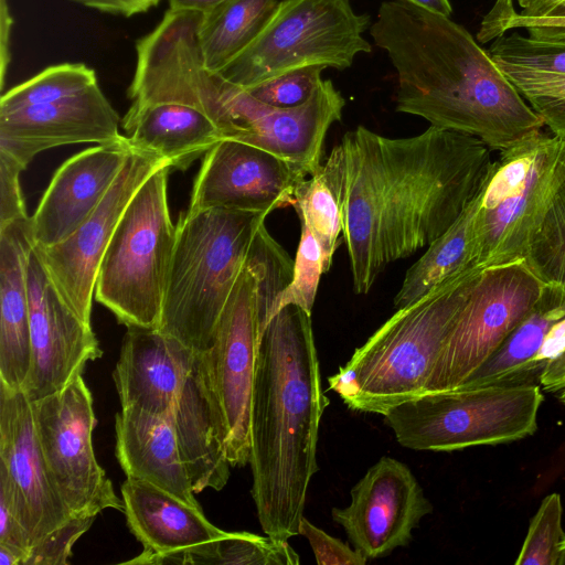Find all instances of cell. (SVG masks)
<instances>
[{
  "label": "cell",
  "instance_id": "1",
  "mask_svg": "<svg viewBox=\"0 0 565 565\" xmlns=\"http://www.w3.org/2000/svg\"><path fill=\"white\" fill-rule=\"evenodd\" d=\"M341 145L342 234L358 295L369 294L391 263L444 234L481 193L493 166L480 139L435 126L404 138L358 126Z\"/></svg>",
  "mask_w": 565,
  "mask_h": 565
},
{
  "label": "cell",
  "instance_id": "2",
  "mask_svg": "<svg viewBox=\"0 0 565 565\" xmlns=\"http://www.w3.org/2000/svg\"><path fill=\"white\" fill-rule=\"evenodd\" d=\"M370 34L396 70V111L498 151L542 131L543 120L489 52L449 17L385 1Z\"/></svg>",
  "mask_w": 565,
  "mask_h": 565
},
{
  "label": "cell",
  "instance_id": "3",
  "mask_svg": "<svg viewBox=\"0 0 565 565\" xmlns=\"http://www.w3.org/2000/svg\"><path fill=\"white\" fill-rule=\"evenodd\" d=\"M329 403L311 315L286 306L259 335L252 392L250 492L266 535L288 540L299 534Z\"/></svg>",
  "mask_w": 565,
  "mask_h": 565
},
{
  "label": "cell",
  "instance_id": "4",
  "mask_svg": "<svg viewBox=\"0 0 565 565\" xmlns=\"http://www.w3.org/2000/svg\"><path fill=\"white\" fill-rule=\"evenodd\" d=\"M481 270L448 278L396 311L328 377L352 411L384 415L425 393L443 344Z\"/></svg>",
  "mask_w": 565,
  "mask_h": 565
},
{
  "label": "cell",
  "instance_id": "5",
  "mask_svg": "<svg viewBox=\"0 0 565 565\" xmlns=\"http://www.w3.org/2000/svg\"><path fill=\"white\" fill-rule=\"evenodd\" d=\"M266 214L211 209L181 213L158 329L195 352L213 341Z\"/></svg>",
  "mask_w": 565,
  "mask_h": 565
},
{
  "label": "cell",
  "instance_id": "6",
  "mask_svg": "<svg viewBox=\"0 0 565 565\" xmlns=\"http://www.w3.org/2000/svg\"><path fill=\"white\" fill-rule=\"evenodd\" d=\"M164 166L151 174L127 205L102 258L95 299L126 327L158 329L175 244Z\"/></svg>",
  "mask_w": 565,
  "mask_h": 565
},
{
  "label": "cell",
  "instance_id": "7",
  "mask_svg": "<svg viewBox=\"0 0 565 565\" xmlns=\"http://www.w3.org/2000/svg\"><path fill=\"white\" fill-rule=\"evenodd\" d=\"M369 26L350 0H280L258 35L215 74L250 89L302 67L342 71L372 51L363 36Z\"/></svg>",
  "mask_w": 565,
  "mask_h": 565
},
{
  "label": "cell",
  "instance_id": "8",
  "mask_svg": "<svg viewBox=\"0 0 565 565\" xmlns=\"http://www.w3.org/2000/svg\"><path fill=\"white\" fill-rule=\"evenodd\" d=\"M542 403L540 385L457 387L425 393L383 416L401 446L454 451L533 435Z\"/></svg>",
  "mask_w": 565,
  "mask_h": 565
},
{
  "label": "cell",
  "instance_id": "9",
  "mask_svg": "<svg viewBox=\"0 0 565 565\" xmlns=\"http://www.w3.org/2000/svg\"><path fill=\"white\" fill-rule=\"evenodd\" d=\"M565 170V139L543 131L500 151L479 195L475 267L520 262Z\"/></svg>",
  "mask_w": 565,
  "mask_h": 565
},
{
  "label": "cell",
  "instance_id": "10",
  "mask_svg": "<svg viewBox=\"0 0 565 565\" xmlns=\"http://www.w3.org/2000/svg\"><path fill=\"white\" fill-rule=\"evenodd\" d=\"M287 256L263 224L218 319L212 344L201 352L223 415L232 467L249 462L252 392L260 335V277Z\"/></svg>",
  "mask_w": 565,
  "mask_h": 565
},
{
  "label": "cell",
  "instance_id": "11",
  "mask_svg": "<svg viewBox=\"0 0 565 565\" xmlns=\"http://www.w3.org/2000/svg\"><path fill=\"white\" fill-rule=\"evenodd\" d=\"M543 288L523 260L481 270L443 344L425 393L462 385L527 316Z\"/></svg>",
  "mask_w": 565,
  "mask_h": 565
},
{
  "label": "cell",
  "instance_id": "12",
  "mask_svg": "<svg viewBox=\"0 0 565 565\" xmlns=\"http://www.w3.org/2000/svg\"><path fill=\"white\" fill-rule=\"evenodd\" d=\"M32 404L47 472L71 514L97 516L105 509L124 512L122 499L94 454L97 420L83 375Z\"/></svg>",
  "mask_w": 565,
  "mask_h": 565
},
{
  "label": "cell",
  "instance_id": "13",
  "mask_svg": "<svg viewBox=\"0 0 565 565\" xmlns=\"http://www.w3.org/2000/svg\"><path fill=\"white\" fill-rule=\"evenodd\" d=\"M221 99L217 128L224 139L271 152L305 177L320 167L327 132L341 119L345 105L330 79H322L310 99L294 108L267 105L222 78Z\"/></svg>",
  "mask_w": 565,
  "mask_h": 565
},
{
  "label": "cell",
  "instance_id": "14",
  "mask_svg": "<svg viewBox=\"0 0 565 565\" xmlns=\"http://www.w3.org/2000/svg\"><path fill=\"white\" fill-rule=\"evenodd\" d=\"M164 166L171 167L154 152L134 148L103 201L71 236L50 247L34 246L62 298L87 324L98 268L122 213L146 180Z\"/></svg>",
  "mask_w": 565,
  "mask_h": 565
},
{
  "label": "cell",
  "instance_id": "15",
  "mask_svg": "<svg viewBox=\"0 0 565 565\" xmlns=\"http://www.w3.org/2000/svg\"><path fill=\"white\" fill-rule=\"evenodd\" d=\"M351 502L333 508L352 546L367 559L382 558L413 539V530L433 512L430 501L402 461L380 458L351 489Z\"/></svg>",
  "mask_w": 565,
  "mask_h": 565
},
{
  "label": "cell",
  "instance_id": "16",
  "mask_svg": "<svg viewBox=\"0 0 565 565\" xmlns=\"http://www.w3.org/2000/svg\"><path fill=\"white\" fill-rule=\"evenodd\" d=\"M28 284L32 363L22 391L34 402L62 390L103 351L90 324L62 298L34 247Z\"/></svg>",
  "mask_w": 565,
  "mask_h": 565
},
{
  "label": "cell",
  "instance_id": "17",
  "mask_svg": "<svg viewBox=\"0 0 565 565\" xmlns=\"http://www.w3.org/2000/svg\"><path fill=\"white\" fill-rule=\"evenodd\" d=\"M305 177L284 159L262 148L222 139L203 159L189 210H237L266 215L292 206Z\"/></svg>",
  "mask_w": 565,
  "mask_h": 565
},
{
  "label": "cell",
  "instance_id": "18",
  "mask_svg": "<svg viewBox=\"0 0 565 565\" xmlns=\"http://www.w3.org/2000/svg\"><path fill=\"white\" fill-rule=\"evenodd\" d=\"M0 470L12 489L32 545L72 514L52 483L41 451L33 404L21 388L0 383Z\"/></svg>",
  "mask_w": 565,
  "mask_h": 565
},
{
  "label": "cell",
  "instance_id": "19",
  "mask_svg": "<svg viewBox=\"0 0 565 565\" xmlns=\"http://www.w3.org/2000/svg\"><path fill=\"white\" fill-rule=\"evenodd\" d=\"M119 115L98 84L56 102L0 111V151L24 169L40 152L65 145L104 143L120 136Z\"/></svg>",
  "mask_w": 565,
  "mask_h": 565
},
{
  "label": "cell",
  "instance_id": "20",
  "mask_svg": "<svg viewBox=\"0 0 565 565\" xmlns=\"http://www.w3.org/2000/svg\"><path fill=\"white\" fill-rule=\"evenodd\" d=\"M132 150L120 135L66 160L31 216L34 246L50 247L71 236L103 201Z\"/></svg>",
  "mask_w": 565,
  "mask_h": 565
},
{
  "label": "cell",
  "instance_id": "21",
  "mask_svg": "<svg viewBox=\"0 0 565 565\" xmlns=\"http://www.w3.org/2000/svg\"><path fill=\"white\" fill-rule=\"evenodd\" d=\"M196 354L159 329L127 327L113 372L121 408L171 417Z\"/></svg>",
  "mask_w": 565,
  "mask_h": 565
},
{
  "label": "cell",
  "instance_id": "22",
  "mask_svg": "<svg viewBox=\"0 0 565 565\" xmlns=\"http://www.w3.org/2000/svg\"><path fill=\"white\" fill-rule=\"evenodd\" d=\"M171 419L194 493L222 490L232 466L223 415L201 352L174 401Z\"/></svg>",
  "mask_w": 565,
  "mask_h": 565
},
{
  "label": "cell",
  "instance_id": "23",
  "mask_svg": "<svg viewBox=\"0 0 565 565\" xmlns=\"http://www.w3.org/2000/svg\"><path fill=\"white\" fill-rule=\"evenodd\" d=\"M31 217L0 226V383L23 387L32 363L28 262Z\"/></svg>",
  "mask_w": 565,
  "mask_h": 565
},
{
  "label": "cell",
  "instance_id": "24",
  "mask_svg": "<svg viewBox=\"0 0 565 565\" xmlns=\"http://www.w3.org/2000/svg\"><path fill=\"white\" fill-rule=\"evenodd\" d=\"M116 456L127 478L150 482L201 508L181 457L171 417L136 407L121 408L115 419Z\"/></svg>",
  "mask_w": 565,
  "mask_h": 565
},
{
  "label": "cell",
  "instance_id": "25",
  "mask_svg": "<svg viewBox=\"0 0 565 565\" xmlns=\"http://www.w3.org/2000/svg\"><path fill=\"white\" fill-rule=\"evenodd\" d=\"M120 491L127 525L143 550L158 554L188 550L224 533L205 518L202 508L150 482L127 478Z\"/></svg>",
  "mask_w": 565,
  "mask_h": 565
},
{
  "label": "cell",
  "instance_id": "26",
  "mask_svg": "<svg viewBox=\"0 0 565 565\" xmlns=\"http://www.w3.org/2000/svg\"><path fill=\"white\" fill-rule=\"evenodd\" d=\"M122 128L134 148L154 152L179 170L224 139L206 115L183 106L130 105Z\"/></svg>",
  "mask_w": 565,
  "mask_h": 565
},
{
  "label": "cell",
  "instance_id": "27",
  "mask_svg": "<svg viewBox=\"0 0 565 565\" xmlns=\"http://www.w3.org/2000/svg\"><path fill=\"white\" fill-rule=\"evenodd\" d=\"M565 317V291L544 285L527 316L459 387L540 385L533 361L550 329Z\"/></svg>",
  "mask_w": 565,
  "mask_h": 565
},
{
  "label": "cell",
  "instance_id": "28",
  "mask_svg": "<svg viewBox=\"0 0 565 565\" xmlns=\"http://www.w3.org/2000/svg\"><path fill=\"white\" fill-rule=\"evenodd\" d=\"M344 186L345 157L340 143L295 193L292 207L321 248L324 273L332 265L343 228Z\"/></svg>",
  "mask_w": 565,
  "mask_h": 565
},
{
  "label": "cell",
  "instance_id": "29",
  "mask_svg": "<svg viewBox=\"0 0 565 565\" xmlns=\"http://www.w3.org/2000/svg\"><path fill=\"white\" fill-rule=\"evenodd\" d=\"M479 195L408 268L394 297L395 309L412 303L448 278L476 268V213Z\"/></svg>",
  "mask_w": 565,
  "mask_h": 565
},
{
  "label": "cell",
  "instance_id": "30",
  "mask_svg": "<svg viewBox=\"0 0 565 565\" xmlns=\"http://www.w3.org/2000/svg\"><path fill=\"white\" fill-rule=\"evenodd\" d=\"M278 0H225L202 13L199 43L207 71L217 73L262 31Z\"/></svg>",
  "mask_w": 565,
  "mask_h": 565
},
{
  "label": "cell",
  "instance_id": "31",
  "mask_svg": "<svg viewBox=\"0 0 565 565\" xmlns=\"http://www.w3.org/2000/svg\"><path fill=\"white\" fill-rule=\"evenodd\" d=\"M298 553L287 540L249 532H225L184 551L185 564L298 565Z\"/></svg>",
  "mask_w": 565,
  "mask_h": 565
},
{
  "label": "cell",
  "instance_id": "32",
  "mask_svg": "<svg viewBox=\"0 0 565 565\" xmlns=\"http://www.w3.org/2000/svg\"><path fill=\"white\" fill-rule=\"evenodd\" d=\"M522 260L543 285L565 291V170L531 234Z\"/></svg>",
  "mask_w": 565,
  "mask_h": 565
},
{
  "label": "cell",
  "instance_id": "33",
  "mask_svg": "<svg viewBox=\"0 0 565 565\" xmlns=\"http://www.w3.org/2000/svg\"><path fill=\"white\" fill-rule=\"evenodd\" d=\"M96 84L95 71L83 63L52 65L3 94L0 111L56 102Z\"/></svg>",
  "mask_w": 565,
  "mask_h": 565
},
{
  "label": "cell",
  "instance_id": "34",
  "mask_svg": "<svg viewBox=\"0 0 565 565\" xmlns=\"http://www.w3.org/2000/svg\"><path fill=\"white\" fill-rule=\"evenodd\" d=\"M552 135L565 139V75L498 66Z\"/></svg>",
  "mask_w": 565,
  "mask_h": 565
},
{
  "label": "cell",
  "instance_id": "35",
  "mask_svg": "<svg viewBox=\"0 0 565 565\" xmlns=\"http://www.w3.org/2000/svg\"><path fill=\"white\" fill-rule=\"evenodd\" d=\"M488 52L498 66L565 75V40L503 34L493 40Z\"/></svg>",
  "mask_w": 565,
  "mask_h": 565
},
{
  "label": "cell",
  "instance_id": "36",
  "mask_svg": "<svg viewBox=\"0 0 565 565\" xmlns=\"http://www.w3.org/2000/svg\"><path fill=\"white\" fill-rule=\"evenodd\" d=\"M323 273L321 248L309 228L301 224V235L294 260L292 277L275 299L270 319L289 305H296L311 315Z\"/></svg>",
  "mask_w": 565,
  "mask_h": 565
},
{
  "label": "cell",
  "instance_id": "37",
  "mask_svg": "<svg viewBox=\"0 0 565 565\" xmlns=\"http://www.w3.org/2000/svg\"><path fill=\"white\" fill-rule=\"evenodd\" d=\"M563 505L558 493L543 499L532 518L516 565H557L559 545L565 536Z\"/></svg>",
  "mask_w": 565,
  "mask_h": 565
},
{
  "label": "cell",
  "instance_id": "38",
  "mask_svg": "<svg viewBox=\"0 0 565 565\" xmlns=\"http://www.w3.org/2000/svg\"><path fill=\"white\" fill-rule=\"evenodd\" d=\"M322 66L294 70L248 90L258 100L279 108L298 107L310 99L322 77Z\"/></svg>",
  "mask_w": 565,
  "mask_h": 565
},
{
  "label": "cell",
  "instance_id": "39",
  "mask_svg": "<svg viewBox=\"0 0 565 565\" xmlns=\"http://www.w3.org/2000/svg\"><path fill=\"white\" fill-rule=\"evenodd\" d=\"M95 518L72 515L32 545L23 565H68L73 545L88 531Z\"/></svg>",
  "mask_w": 565,
  "mask_h": 565
},
{
  "label": "cell",
  "instance_id": "40",
  "mask_svg": "<svg viewBox=\"0 0 565 565\" xmlns=\"http://www.w3.org/2000/svg\"><path fill=\"white\" fill-rule=\"evenodd\" d=\"M0 545L13 551L24 564L32 541L29 530L23 522L14 502L10 482L3 471L0 470Z\"/></svg>",
  "mask_w": 565,
  "mask_h": 565
},
{
  "label": "cell",
  "instance_id": "41",
  "mask_svg": "<svg viewBox=\"0 0 565 565\" xmlns=\"http://www.w3.org/2000/svg\"><path fill=\"white\" fill-rule=\"evenodd\" d=\"M298 532L308 540L319 565H364L369 561L358 550L329 535L305 516L299 523Z\"/></svg>",
  "mask_w": 565,
  "mask_h": 565
},
{
  "label": "cell",
  "instance_id": "42",
  "mask_svg": "<svg viewBox=\"0 0 565 565\" xmlns=\"http://www.w3.org/2000/svg\"><path fill=\"white\" fill-rule=\"evenodd\" d=\"M23 170L13 157L0 151V226L28 216L19 182Z\"/></svg>",
  "mask_w": 565,
  "mask_h": 565
},
{
  "label": "cell",
  "instance_id": "43",
  "mask_svg": "<svg viewBox=\"0 0 565 565\" xmlns=\"http://www.w3.org/2000/svg\"><path fill=\"white\" fill-rule=\"evenodd\" d=\"M516 11L504 26V34L523 29L530 36L541 40H565V0L534 18H520Z\"/></svg>",
  "mask_w": 565,
  "mask_h": 565
},
{
  "label": "cell",
  "instance_id": "44",
  "mask_svg": "<svg viewBox=\"0 0 565 565\" xmlns=\"http://www.w3.org/2000/svg\"><path fill=\"white\" fill-rule=\"evenodd\" d=\"M514 12L513 0H497L480 24L478 41L487 43L503 35L504 26Z\"/></svg>",
  "mask_w": 565,
  "mask_h": 565
},
{
  "label": "cell",
  "instance_id": "45",
  "mask_svg": "<svg viewBox=\"0 0 565 565\" xmlns=\"http://www.w3.org/2000/svg\"><path fill=\"white\" fill-rule=\"evenodd\" d=\"M565 351V317L558 320L547 332L542 347L533 361L534 373L540 377L546 365Z\"/></svg>",
  "mask_w": 565,
  "mask_h": 565
},
{
  "label": "cell",
  "instance_id": "46",
  "mask_svg": "<svg viewBox=\"0 0 565 565\" xmlns=\"http://www.w3.org/2000/svg\"><path fill=\"white\" fill-rule=\"evenodd\" d=\"M102 12L131 17L156 7L161 0H70Z\"/></svg>",
  "mask_w": 565,
  "mask_h": 565
},
{
  "label": "cell",
  "instance_id": "47",
  "mask_svg": "<svg viewBox=\"0 0 565 565\" xmlns=\"http://www.w3.org/2000/svg\"><path fill=\"white\" fill-rule=\"evenodd\" d=\"M540 386L550 393L561 392L565 388V351L546 365L541 376Z\"/></svg>",
  "mask_w": 565,
  "mask_h": 565
},
{
  "label": "cell",
  "instance_id": "48",
  "mask_svg": "<svg viewBox=\"0 0 565 565\" xmlns=\"http://www.w3.org/2000/svg\"><path fill=\"white\" fill-rule=\"evenodd\" d=\"M0 35H1V87H3L4 75L7 72V66L10 61L9 54V40H10V30L12 24V18L9 12V6L7 0H0Z\"/></svg>",
  "mask_w": 565,
  "mask_h": 565
},
{
  "label": "cell",
  "instance_id": "49",
  "mask_svg": "<svg viewBox=\"0 0 565 565\" xmlns=\"http://www.w3.org/2000/svg\"><path fill=\"white\" fill-rule=\"evenodd\" d=\"M562 1L564 0H518L522 11L516 12L515 14L520 18H534L546 12Z\"/></svg>",
  "mask_w": 565,
  "mask_h": 565
},
{
  "label": "cell",
  "instance_id": "50",
  "mask_svg": "<svg viewBox=\"0 0 565 565\" xmlns=\"http://www.w3.org/2000/svg\"><path fill=\"white\" fill-rule=\"evenodd\" d=\"M169 9L174 11L207 12L225 0H168Z\"/></svg>",
  "mask_w": 565,
  "mask_h": 565
},
{
  "label": "cell",
  "instance_id": "51",
  "mask_svg": "<svg viewBox=\"0 0 565 565\" xmlns=\"http://www.w3.org/2000/svg\"><path fill=\"white\" fill-rule=\"evenodd\" d=\"M405 3L422 8L429 12L450 17L452 7L449 0H399Z\"/></svg>",
  "mask_w": 565,
  "mask_h": 565
},
{
  "label": "cell",
  "instance_id": "52",
  "mask_svg": "<svg viewBox=\"0 0 565 565\" xmlns=\"http://www.w3.org/2000/svg\"><path fill=\"white\" fill-rule=\"evenodd\" d=\"M0 565H21V558L7 546L0 545Z\"/></svg>",
  "mask_w": 565,
  "mask_h": 565
},
{
  "label": "cell",
  "instance_id": "53",
  "mask_svg": "<svg viewBox=\"0 0 565 565\" xmlns=\"http://www.w3.org/2000/svg\"><path fill=\"white\" fill-rule=\"evenodd\" d=\"M557 565H565V536L559 545Z\"/></svg>",
  "mask_w": 565,
  "mask_h": 565
},
{
  "label": "cell",
  "instance_id": "54",
  "mask_svg": "<svg viewBox=\"0 0 565 565\" xmlns=\"http://www.w3.org/2000/svg\"><path fill=\"white\" fill-rule=\"evenodd\" d=\"M559 401L565 405V388L559 392Z\"/></svg>",
  "mask_w": 565,
  "mask_h": 565
}]
</instances>
